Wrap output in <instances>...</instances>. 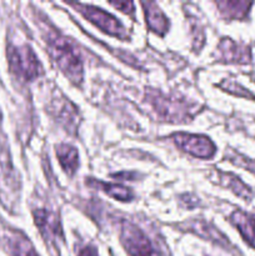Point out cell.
I'll list each match as a JSON object with an SVG mask.
<instances>
[{
    "label": "cell",
    "mask_w": 255,
    "mask_h": 256,
    "mask_svg": "<svg viewBox=\"0 0 255 256\" xmlns=\"http://www.w3.org/2000/svg\"><path fill=\"white\" fill-rule=\"evenodd\" d=\"M44 38L46 42L48 49L50 55L55 62L58 64L59 69L72 80L74 84H80L82 82V62L79 52L75 49L74 45L62 36L59 32L45 25Z\"/></svg>",
    "instance_id": "6da1fadb"
},
{
    "label": "cell",
    "mask_w": 255,
    "mask_h": 256,
    "mask_svg": "<svg viewBox=\"0 0 255 256\" xmlns=\"http://www.w3.org/2000/svg\"><path fill=\"white\" fill-rule=\"evenodd\" d=\"M120 242L130 256H164L152 240L130 222H122Z\"/></svg>",
    "instance_id": "3957f363"
},
{
    "label": "cell",
    "mask_w": 255,
    "mask_h": 256,
    "mask_svg": "<svg viewBox=\"0 0 255 256\" xmlns=\"http://www.w3.org/2000/svg\"><path fill=\"white\" fill-rule=\"evenodd\" d=\"M78 256H99L98 255V250L95 249L92 245H86L82 249H80Z\"/></svg>",
    "instance_id": "d6986e66"
},
{
    "label": "cell",
    "mask_w": 255,
    "mask_h": 256,
    "mask_svg": "<svg viewBox=\"0 0 255 256\" xmlns=\"http://www.w3.org/2000/svg\"><path fill=\"white\" fill-rule=\"evenodd\" d=\"M172 139L179 149L199 159H210L216 152L214 142L204 135L178 132L172 135Z\"/></svg>",
    "instance_id": "8992f818"
},
{
    "label": "cell",
    "mask_w": 255,
    "mask_h": 256,
    "mask_svg": "<svg viewBox=\"0 0 255 256\" xmlns=\"http://www.w3.org/2000/svg\"><path fill=\"white\" fill-rule=\"evenodd\" d=\"M218 60L222 62L248 64L252 62V52L246 45L238 44L225 38L218 45Z\"/></svg>",
    "instance_id": "ba28073f"
},
{
    "label": "cell",
    "mask_w": 255,
    "mask_h": 256,
    "mask_svg": "<svg viewBox=\"0 0 255 256\" xmlns=\"http://www.w3.org/2000/svg\"><path fill=\"white\" fill-rule=\"evenodd\" d=\"M182 229H184L185 232H194L198 236L202 238L205 240H209V242H214V244L219 245V246L224 248V249H230L232 245L228 242L226 238L222 234L218 229H215L210 222H204V220H192V222H188L185 224L179 225Z\"/></svg>",
    "instance_id": "9c48e42d"
},
{
    "label": "cell",
    "mask_w": 255,
    "mask_h": 256,
    "mask_svg": "<svg viewBox=\"0 0 255 256\" xmlns=\"http://www.w3.org/2000/svg\"><path fill=\"white\" fill-rule=\"evenodd\" d=\"M70 5L74 6L82 16L86 18L89 22L96 25L102 32H108V34L112 35V36L119 38L122 40L129 39V35H128V32L124 28V25L116 18L109 14V12H104L100 8L92 6V5L76 4V2H70Z\"/></svg>",
    "instance_id": "5b68a950"
},
{
    "label": "cell",
    "mask_w": 255,
    "mask_h": 256,
    "mask_svg": "<svg viewBox=\"0 0 255 256\" xmlns=\"http://www.w3.org/2000/svg\"><path fill=\"white\" fill-rule=\"evenodd\" d=\"M110 5H112L114 8H116V9L122 10V12H129V14H132V12H134V2H109Z\"/></svg>",
    "instance_id": "ac0fdd59"
},
{
    "label": "cell",
    "mask_w": 255,
    "mask_h": 256,
    "mask_svg": "<svg viewBox=\"0 0 255 256\" xmlns=\"http://www.w3.org/2000/svg\"><path fill=\"white\" fill-rule=\"evenodd\" d=\"M8 62H9L10 72L22 82H32L44 74V69L39 59L32 48L28 45L9 46Z\"/></svg>",
    "instance_id": "7a4b0ae2"
},
{
    "label": "cell",
    "mask_w": 255,
    "mask_h": 256,
    "mask_svg": "<svg viewBox=\"0 0 255 256\" xmlns=\"http://www.w3.org/2000/svg\"><path fill=\"white\" fill-rule=\"evenodd\" d=\"M219 180L224 186L232 189L238 196L244 198V199H250V198H252V192H250L249 188H248L244 182H240L239 178H236L235 175L229 174V172H228V174L222 172V174H220Z\"/></svg>",
    "instance_id": "2e32d148"
},
{
    "label": "cell",
    "mask_w": 255,
    "mask_h": 256,
    "mask_svg": "<svg viewBox=\"0 0 255 256\" xmlns=\"http://www.w3.org/2000/svg\"><path fill=\"white\" fill-rule=\"evenodd\" d=\"M12 256H39L30 240L20 232H12L8 240Z\"/></svg>",
    "instance_id": "5bb4252c"
},
{
    "label": "cell",
    "mask_w": 255,
    "mask_h": 256,
    "mask_svg": "<svg viewBox=\"0 0 255 256\" xmlns=\"http://www.w3.org/2000/svg\"><path fill=\"white\" fill-rule=\"evenodd\" d=\"M56 156L65 172L70 176L74 175L79 168V154L76 148L70 144L56 145Z\"/></svg>",
    "instance_id": "4fadbf2b"
},
{
    "label": "cell",
    "mask_w": 255,
    "mask_h": 256,
    "mask_svg": "<svg viewBox=\"0 0 255 256\" xmlns=\"http://www.w3.org/2000/svg\"><path fill=\"white\" fill-rule=\"evenodd\" d=\"M230 222L239 230L245 242L255 249V214L236 210L230 216Z\"/></svg>",
    "instance_id": "8fae6325"
},
{
    "label": "cell",
    "mask_w": 255,
    "mask_h": 256,
    "mask_svg": "<svg viewBox=\"0 0 255 256\" xmlns=\"http://www.w3.org/2000/svg\"><path fill=\"white\" fill-rule=\"evenodd\" d=\"M35 224L44 239L52 256H60V244L64 240L62 224L55 212L46 209H36L32 212Z\"/></svg>",
    "instance_id": "277c9868"
},
{
    "label": "cell",
    "mask_w": 255,
    "mask_h": 256,
    "mask_svg": "<svg viewBox=\"0 0 255 256\" xmlns=\"http://www.w3.org/2000/svg\"><path fill=\"white\" fill-rule=\"evenodd\" d=\"M86 185H89L90 188H94V189L102 190V192H104L109 196L120 200V202H132V198H134L132 189L122 184L104 182L96 179H86Z\"/></svg>",
    "instance_id": "7c38bea8"
},
{
    "label": "cell",
    "mask_w": 255,
    "mask_h": 256,
    "mask_svg": "<svg viewBox=\"0 0 255 256\" xmlns=\"http://www.w3.org/2000/svg\"><path fill=\"white\" fill-rule=\"evenodd\" d=\"M142 8H144L145 20L146 25L152 32H156L159 35H164L169 29V20L165 16L164 12L160 10L156 2H142Z\"/></svg>",
    "instance_id": "30bf717a"
},
{
    "label": "cell",
    "mask_w": 255,
    "mask_h": 256,
    "mask_svg": "<svg viewBox=\"0 0 255 256\" xmlns=\"http://www.w3.org/2000/svg\"><path fill=\"white\" fill-rule=\"evenodd\" d=\"M150 102L158 115L165 122H186L188 118H190L189 106L184 102L166 99L162 95L155 92L150 96Z\"/></svg>",
    "instance_id": "52a82bcc"
},
{
    "label": "cell",
    "mask_w": 255,
    "mask_h": 256,
    "mask_svg": "<svg viewBox=\"0 0 255 256\" xmlns=\"http://www.w3.org/2000/svg\"><path fill=\"white\" fill-rule=\"evenodd\" d=\"M229 159L230 162H234L238 166L245 168V169H248L249 172H254L255 174V160L248 159V158L242 156V155L240 154H236V152H232V154L229 155Z\"/></svg>",
    "instance_id": "e0dca14e"
},
{
    "label": "cell",
    "mask_w": 255,
    "mask_h": 256,
    "mask_svg": "<svg viewBox=\"0 0 255 256\" xmlns=\"http://www.w3.org/2000/svg\"><path fill=\"white\" fill-rule=\"evenodd\" d=\"M0 118H2V116H0Z\"/></svg>",
    "instance_id": "ffe728a7"
},
{
    "label": "cell",
    "mask_w": 255,
    "mask_h": 256,
    "mask_svg": "<svg viewBox=\"0 0 255 256\" xmlns=\"http://www.w3.org/2000/svg\"><path fill=\"white\" fill-rule=\"evenodd\" d=\"M222 15L226 19H245L252 2H216Z\"/></svg>",
    "instance_id": "9a60e30c"
}]
</instances>
